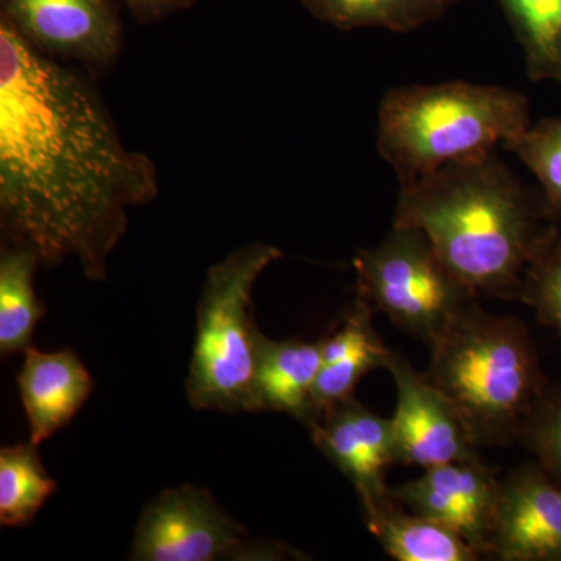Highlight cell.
Masks as SVG:
<instances>
[{"instance_id": "6da1fadb", "label": "cell", "mask_w": 561, "mask_h": 561, "mask_svg": "<svg viewBox=\"0 0 561 561\" xmlns=\"http://www.w3.org/2000/svg\"><path fill=\"white\" fill-rule=\"evenodd\" d=\"M158 191L157 164L125 147L95 77L39 54L0 20L2 243L106 279L128 213Z\"/></svg>"}, {"instance_id": "7a4b0ae2", "label": "cell", "mask_w": 561, "mask_h": 561, "mask_svg": "<svg viewBox=\"0 0 561 561\" xmlns=\"http://www.w3.org/2000/svg\"><path fill=\"white\" fill-rule=\"evenodd\" d=\"M553 220L541 191L490 150L400 184L393 225L426 232L446 267L476 294L518 300L530 261L557 230Z\"/></svg>"}, {"instance_id": "3957f363", "label": "cell", "mask_w": 561, "mask_h": 561, "mask_svg": "<svg viewBox=\"0 0 561 561\" xmlns=\"http://www.w3.org/2000/svg\"><path fill=\"white\" fill-rule=\"evenodd\" d=\"M427 381L451 401L476 446L518 442L549 382L529 328L472 302L431 348Z\"/></svg>"}, {"instance_id": "277c9868", "label": "cell", "mask_w": 561, "mask_h": 561, "mask_svg": "<svg viewBox=\"0 0 561 561\" xmlns=\"http://www.w3.org/2000/svg\"><path fill=\"white\" fill-rule=\"evenodd\" d=\"M530 125L529 99L511 88L461 80L404 84L383 95L378 150L405 184L446 162L504 147Z\"/></svg>"}, {"instance_id": "5b68a950", "label": "cell", "mask_w": 561, "mask_h": 561, "mask_svg": "<svg viewBox=\"0 0 561 561\" xmlns=\"http://www.w3.org/2000/svg\"><path fill=\"white\" fill-rule=\"evenodd\" d=\"M283 251L251 242L209 267L197 306V334L186 394L195 411L261 412L254 389L257 330L251 297Z\"/></svg>"}, {"instance_id": "8992f818", "label": "cell", "mask_w": 561, "mask_h": 561, "mask_svg": "<svg viewBox=\"0 0 561 561\" xmlns=\"http://www.w3.org/2000/svg\"><path fill=\"white\" fill-rule=\"evenodd\" d=\"M353 265L357 295L373 311L431 348L478 301L419 228L393 225L379 245L357 251Z\"/></svg>"}, {"instance_id": "52a82bcc", "label": "cell", "mask_w": 561, "mask_h": 561, "mask_svg": "<svg viewBox=\"0 0 561 561\" xmlns=\"http://www.w3.org/2000/svg\"><path fill=\"white\" fill-rule=\"evenodd\" d=\"M305 560L283 542L253 541L245 527L227 515L209 491L181 485L161 491L144 508L133 561Z\"/></svg>"}, {"instance_id": "ba28073f", "label": "cell", "mask_w": 561, "mask_h": 561, "mask_svg": "<svg viewBox=\"0 0 561 561\" xmlns=\"http://www.w3.org/2000/svg\"><path fill=\"white\" fill-rule=\"evenodd\" d=\"M0 20L51 60L105 76L125 47L117 0H0Z\"/></svg>"}, {"instance_id": "9c48e42d", "label": "cell", "mask_w": 561, "mask_h": 561, "mask_svg": "<svg viewBox=\"0 0 561 561\" xmlns=\"http://www.w3.org/2000/svg\"><path fill=\"white\" fill-rule=\"evenodd\" d=\"M386 370L397 387V411L390 423L398 463L430 470L451 461L481 459L459 412L424 373L397 351H391Z\"/></svg>"}, {"instance_id": "30bf717a", "label": "cell", "mask_w": 561, "mask_h": 561, "mask_svg": "<svg viewBox=\"0 0 561 561\" xmlns=\"http://www.w3.org/2000/svg\"><path fill=\"white\" fill-rule=\"evenodd\" d=\"M309 432L313 445L353 485L365 523L390 504L387 471L398 463L390 419L351 397L324 413Z\"/></svg>"}, {"instance_id": "8fae6325", "label": "cell", "mask_w": 561, "mask_h": 561, "mask_svg": "<svg viewBox=\"0 0 561 561\" xmlns=\"http://www.w3.org/2000/svg\"><path fill=\"white\" fill-rule=\"evenodd\" d=\"M423 471L411 482L390 486L391 497L448 527L479 556L489 557L501 479L481 459L451 461Z\"/></svg>"}, {"instance_id": "7c38bea8", "label": "cell", "mask_w": 561, "mask_h": 561, "mask_svg": "<svg viewBox=\"0 0 561 561\" xmlns=\"http://www.w3.org/2000/svg\"><path fill=\"white\" fill-rule=\"evenodd\" d=\"M489 557L561 561V485L535 460L501 479Z\"/></svg>"}, {"instance_id": "4fadbf2b", "label": "cell", "mask_w": 561, "mask_h": 561, "mask_svg": "<svg viewBox=\"0 0 561 561\" xmlns=\"http://www.w3.org/2000/svg\"><path fill=\"white\" fill-rule=\"evenodd\" d=\"M18 387L31 442L39 446L68 426L90 398L94 381L72 350L43 353L32 346L25 353Z\"/></svg>"}, {"instance_id": "5bb4252c", "label": "cell", "mask_w": 561, "mask_h": 561, "mask_svg": "<svg viewBox=\"0 0 561 561\" xmlns=\"http://www.w3.org/2000/svg\"><path fill=\"white\" fill-rule=\"evenodd\" d=\"M375 313L371 306L356 295L341 328L320 341L321 368L312 390L319 421L335 404L354 397L357 383L368 373L387 367L391 350L376 332Z\"/></svg>"}, {"instance_id": "9a60e30c", "label": "cell", "mask_w": 561, "mask_h": 561, "mask_svg": "<svg viewBox=\"0 0 561 561\" xmlns=\"http://www.w3.org/2000/svg\"><path fill=\"white\" fill-rule=\"evenodd\" d=\"M320 368V342L272 341L260 331L254 389L261 412L286 413L311 431L319 423L312 390Z\"/></svg>"}, {"instance_id": "2e32d148", "label": "cell", "mask_w": 561, "mask_h": 561, "mask_svg": "<svg viewBox=\"0 0 561 561\" xmlns=\"http://www.w3.org/2000/svg\"><path fill=\"white\" fill-rule=\"evenodd\" d=\"M368 530L381 542L383 551L398 561H476L478 552L448 527L419 513H408L391 500L367 522Z\"/></svg>"}, {"instance_id": "e0dca14e", "label": "cell", "mask_w": 561, "mask_h": 561, "mask_svg": "<svg viewBox=\"0 0 561 561\" xmlns=\"http://www.w3.org/2000/svg\"><path fill=\"white\" fill-rule=\"evenodd\" d=\"M41 260L25 247L2 243L0 250V354L27 353L46 306L36 297L35 275Z\"/></svg>"}, {"instance_id": "ac0fdd59", "label": "cell", "mask_w": 561, "mask_h": 561, "mask_svg": "<svg viewBox=\"0 0 561 561\" xmlns=\"http://www.w3.org/2000/svg\"><path fill=\"white\" fill-rule=\"evenodd\" d=\"M317 21L339 31L409 33L440 20L460 0H300Z\"/></svg>"}, {"instance_id": "d6986e66", "label": "cell", "mask_w": 561, "mask_h": 561, "mask_svg": "<svg viewBox=\"0 0 561 561\" xmlns=\"http://www.w3.org/2000/svg\"><path fill=\"white\" fill-rule=\"evenodd\" d=\"M531 81L561 83V0H497Z\"/></svg>"}, {"instance_id": "ffe728a7", "label": "cell", "mask_w": 561, "mask_h": 561, "mask_svg": "<svg viewBox=\"0 0 561 561\" xmlns=\"http://www.w3.org/2000/svg\"><path fill=\"white\" fill-rule=\"evenodd\" d=\"M38 446L18 443L0 449V524L28 526L46 501L58 490L41 463Z\"/></svg>"}, {"instance_id": "44dd1931", "label": "cell", "mask_w": 561, "mask_h": 561, "mask_svg": "<svg viewBox=\"0 0 561 561\" xmlns=\"http://www.w3.org/2000/svg\"><path fill=\"white\" fill-rule=\"evenodd\" d=\"M505 150L515 154L540 183L546 206L553 219L561 217V116L546 117L530 125Z\"/></svg>"}, {"instance_id": "7402d4cb", "label": "cell", "mask_w": 561, "mask_h": 561, "mask_svg": "<svg viewBox=\"0 0 561 561\" xmlns=\"http://www.w3.org/2000/svg\"><path fill=\"white\" fill-rule=\"evenodd\" d=\"M518 301L529 306L541 327L559 337L561 350V234L552 232L524 273Z\"/></svg>"}, {"instance_id": "603a6c76", "label": "cell", "mask_w": 561, "mask_h": 561, "mask_svg": "<svg viewBox=\"0 0 561 561\" xmlns=\"http://www.w3.org/2000/svg\"><path fill=\"white\" fill-rule=\"evenodd\" d=\"M518 442L561 485V383H549L524 421Z\"/></svg>"}, {"instance_id": "cb8c5ba5", "label": "cell", "mask_w": 561, "mask_h": 561, "mask_svg": "<svg viewBox=\"0 0 561 561\" xmlns=\"http://www.w3.org/2000/svg\"><path fill=\"white\" fill-rule=\"evenodd\" d=\"M140 25L157 24L197 5L201 0H119Z\"/></svg>"}]
</instances>
